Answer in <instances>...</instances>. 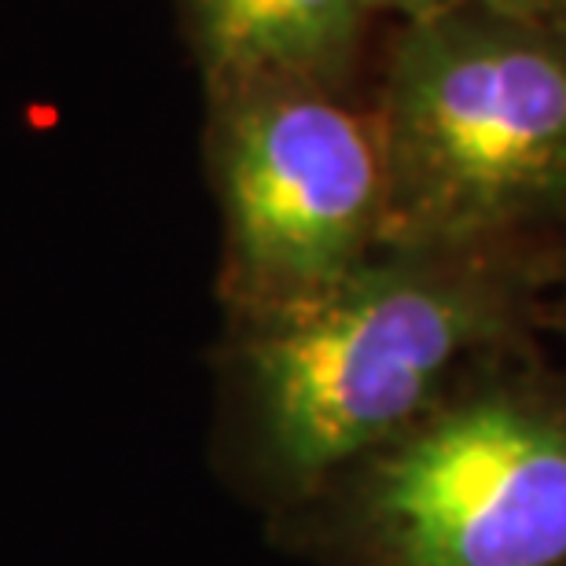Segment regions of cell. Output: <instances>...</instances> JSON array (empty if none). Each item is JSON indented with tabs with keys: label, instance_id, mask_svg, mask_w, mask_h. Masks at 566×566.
<instances>
[{
	"label": "cell",
	"instance_id": "cell-1",
	"mask_svg": "<svg viewBox=\"0 0 566 566\" xmlns=\"http://www.w3.org/2000/svg\"><path fill=\"white\" fill-rule=\"evenodd\" d=\"M559 240L382 247L316 298L224 324L210 354V468L276 518L387 446L501 349L537 343Z\"/></svg>",
	"mask_w": 566,
	"mask_h": 566
},
{
	"label": "cell",
	"instance_id": "cell-2",
	"mask_svg": "<svg viewBox=\"0 0 566 566\" xmlns=\"http://www.w3.org/2000/svg\"><path fill=\"white\" fill-rule=\"evenodd\" d=\"M265 534L310 566H566V368L479 360Z\"/></svg>",
	"mask_w": 566,
	"mask_h": 566
},
{
	"label": "cell",
	"instance_id": "cell-3",
	"mask_svg": "<svg viewBox=\"0 0 566 566\" xmlns=\"http://www.w3.org/2000/svg\"><path fill=\"white\" fill-rule=\"evenodd\" d=\"M382 247L559 240L566 27L463 4L409 22L379 107Z\"/></svg>",
	"mask_w": 566,
	"mask_h": 566
},
{
	"label": "cell",
	"instance_id": "cell-4",
	"mask_svg": "<svg viewBox=\"0 0 566 566\" xmlns=\"http://www.w3.org/2000/svg\"><path fill=\"white\" fill-rule=\"evenodd\" d=\"M213 185L224 221V324L316 298L382 243L387 169L376 115L332 88L224 96Z\"/></svg>",
	"mask_w": 566,
	"mask_h": 566
},
{
	"label": "cell",
	"instance_id": "cell-5",
	"mask_svg": "<svg viewBox=\"0 0 566 566\" xmlns=\"http://www.w3.org/2000/svg\"><path fill=\"white\" fill-rule=\"evenodd\" d=\"M199 49L224 96L332 88L365 30L368 0H188Z\"/></svg>",
	"mask_w": 566,
	"mask_h": 566
},
{
	"label": "cell",
	"instance_id": "cell-6",
	"mask_svg": "<svg viewBox=\"0 0 566 566\" xmlns=\"http://www.w3.org/2000/svg\"><path fill=\"white\" fill-rule=\"evenodd\" d=\"M479 4L501 11V15H512V19L566 27V0H479Z\"/></svg>",
	"mask_w": 566,
	"mask_h": 566
},
{
	"label": "cell",
	"instance_id": "cell-7",
	"mask_svg": "<svg viewBox=\"0 0 566 566\" xmlns=\"http://www.w3.org/2000/svg\"><path fill=\"white\" fill-rule=\"evenodd\" d=\"M556 332L566 335V240H559L556 251V276H552V291H548V324Z\"/></svg>",
	"mask_w": 566,
	"mask_h": 566
},
{
	"label": "cell",
	"instance_id": "cell-8",
	"mask_svg": "<svg viewBox=\"0 0 566 566\" xmlns=\"http://www.w3.org/2000/svg\"><path fill=\"white\" fill-rule=\"evenodd\" d=\"M463 0H368V8H387V11H398L409 22H420L430 15H441V11L457 8Z\"/></svg>",
	"mask_w": 566,
	"mask_h": 566
}]
</instances>
